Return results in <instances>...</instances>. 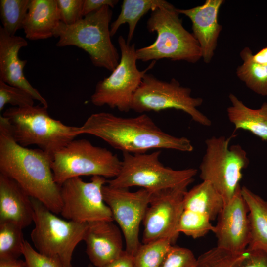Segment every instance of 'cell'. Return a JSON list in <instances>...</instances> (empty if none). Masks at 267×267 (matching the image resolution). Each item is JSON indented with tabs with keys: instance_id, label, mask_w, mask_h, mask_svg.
<instances>
[{
	"instance_id": "44dd1931",
	"label": "cell",
	"mask_w": 267,
	"mask_h": 267,
	"mask_svg": "<svg viewBox=\"0 0 267 267\" xmlns=\"http://www.w3.org/2000/svg\"><path fill=\"white\" fill-rule=\"evenodd\" d=\"M196 267H267V254L248 248L231 251L215 247L197 258Z\"/></svg>"
},
{
	"instance_id": "52a82bcc",
	"label": "cell",
	"mask_w": 267,
	"mask_h": 267,
	"mask_svg": "<svg viewBox=\"0 0 267 267\" xmlns=\"http://www.w3.org/2000/svg\"><path fill=\"white\" fill-rule=\"evenodd\" d=\"M32 201L35 226L30 236L35 249L59 259L62 267H72L74 251L83 241L88 223L62 219L39 200Z\"/></svg>"
},
{
	"instance_id": "4fadbf2b",
	"label": "cell",
	"mask_w": 267,
	"mask_h": 267,
	"mask_svg": "<svg viewBox=\"0 0 267 267\" xmlns=\"http://www.w3.org/2000/svg\"><path fill=\"white\" fill-rule=\"evenodd\" d=\"M102 191L104 202L124 235L125 251L134 256L141 244L139 240V226L153 192L144 188L131 192L128 188L108 184L102 187Z\"/></svg>"
},
{
	"instance_id": "e0dca14e",
	"label": "cell",
	"mask_w": 267,
	"mask_h": 267,
	"mask_svg": "<svg viewBox=\"0 0 267 267\" xmlns=\"http://www.w3.org/2000/svg\"><path fill=\"white\" fill-rule=\"evenodd\" d=\"M224 2L223 0H206L201 5L186 9H177L179 14L191 20L192 34L200 45L202 58L206 63H210L213 57L222 31L218 15Z\"/></svg>"
},
{
	"instance_id": "3957f363",
	"label": "cell",
	"mask_w": 267,
	"mask_h": 267,
	"mask_svg": "<svg viewBox=\"0 0 267 267\" xmlns=\"http://www.w3.org/2000/svg\"><path fill=\"white\" fill-rule=\"evenodd\" d=\"M179 14L167 1L151 11L147 28L150 33L156 32L157 37L151 44L136 50L137 60L168 59L195 63L202 58L197 41L184 28Z\"/></svg>"
},
{
	"instance_id": "f546056e",
	"label": "cell",
	"mask_w": 267,
	"mask_h": 267,
	"mask_svg": "<svg viewBox=\"0 0 267 267\" xmlns=\"http://www.w3.org/2000/svg\"><path fill=\"white\" fill-rule=\"evenodd\" d=\"M211 220L207 216L188 210H184L180 217L178 231L196 239L214 230Z\"/></svg>"
},
{
	"instance_id": "8d00e7d4",
	"label": "cell",
	"mask_w": 267,
	"mask_h": 267,
	"mask_svg": "<svg viewBox=\"0 0 267 267\" xmlns=\"http://www.w3.org/2000/svg\"><path fill=\"white\" fill-rule=\"evenodd\" d=\"M0 267H27L25 262L17 259L13 260H0Z\"/></svg>"
},
{
	"instance_id": "277c9868",
	"label": "cell",
	"mask_w": 267,
	"mask_h": 267,
	"mask_svg": "<svg viewBox=\"0 0 267 267\" xmlns=\"http://www.w3.org/2000/svg\"><path fill=\"white\" fill-rule=\"evenodd\" d=\"M48 107L41 104L12 107L2 115L15 141L23 147L36 145L52 158L58 150L79 135V127L69 126L52 118Z\"/></svg>"
},
{
	"instance_id": "cb8c5ba5",
	"label": "cell",
	"mask_w": 267,
	"mask_h": 267,
	"mask_svg": "<svg viewBox=\"0 0 267 267\" xmlns=\"http://www.w3.org/2000/svg\"><path fill=\"white\" fill-rule=\"evenodd\" d=\"M221 195L209 181H203L187 191L184 197V210L192 211L214 220L224 206Z\"/></svg>"
},
{
	"instance_id": "d6a6232c",
	"label": "cell",
	"mask_w": 267,
	"mask_h": 267,
	"mask_svg": "<svg viewBox=\"0 0 267 267\" xmlns=\"http://www.w3.org/2000/svg\"><path fill=\"white\" fill-rule=\"evenodd\" d=\"M22 255L27 267H62L59 259L39 253L26 240L23 243Z\"/></svg>"
},
{
	"instance_id": "d590c367",
	"label": "cell",
	"mask_w": 267,
	"mask_h": 267,
	"mask_svg": "<svg viewBox=\"0 0 267 267\" xmlns=\"http://www.w3.org/2000/svg\"><path fill=\"white\" fill-rule=\"evenodd\" d=\"M102 267H135L134 256L124 250L116 259Z\"/></svg>"
},
{
	"instance_id": "7c38bea8",
	"label": "cell",
	"mask_w": 267,
	"mask_h": 267,
	"mask_svg": "<svg viewBox=\"0 0 267 267\" xmlns=\"http://www.w3.org/2000/svg\"><path fill=\"white\" fill-rule=\"evenodd\" d=\"M105 178L95 176L86 182L80 177L70 178L60 187L62 201L61 215L78 222L97 221H113L110 208L104 202L102 187Z\"/></svg>"
},
{
	"instance_id": "ffe728a7",
	"label": "cell",
	"mask_w": 267,
	"mask_h": 267,
	"mask_svg": "<svg viewBox=\"0 0 267 267\" xmlns=\"http://www.w3.org/2000/svg\"><path fill=\"white\" fill-rule=\"evenodd\" d=\"M60 22L56 0H31L23 29L29 40L46 39L54 36Z\"/></svg>"
},
{
	"instance_id": "8fae6325",
	"label": "cell",
	"mask_w": 267,
	"mask_h": 267,
	"mask_svg": "<svg viewBox=\"0 0 267 267\" xmlns=\"http://www.w3.org/2000/svg\"><path fill=\"white\" fill-rule=\"evenodd\" d=\"M191 94L190 88L181 86L175 78L168 82L146 73L134 95L132 110L142 114L171 109L179 110L200 125L210 126L211 120L198 109L203 103L202 98L193 97Z\"/></svg>"
},
{
	"instance_id": "f1b7e54d",
	"label": "cell",
	"mask_w": 267,
	"mask_h": 267,
	"mask_svg": "<svg viewBox=\"0 0 267 267\" xmlns=\"http://www.w3.org/2000/svg\"><path fill=\"white\" fill-rule=\"evenodd\" d=\"M168 239L141 244L134 256L135 267H160L171 246Z\"/></svg>"
},
{
	"instance_id": "f35d334b",
	"label": "cell",
	"mask_w": 267,
	"mask_h": 267,
	"mask_svg": "<svg viewBox=\"0 0 267 267\" xmlns=\"http://www.w3.org/2000/svg\"><path fill=\"white\" fill-rule=\"evenodd\" d=\"M88 267H94L93 265L91 264L88 265Z\"/></svg>"
},
{
	"instance_id": "7402d4cb",
	"label": "cell",
	"mask_w": 267,
	"mask_h": 267,
	"mask_svg": "<svg viewBox=\"0 0 267 267\" xmlns=\"http://www.w3.org/2000/svg\"><path fill=\"white\" fill-rule=\"evenodd\" d=\"M229 99L231 105L227 114L235 129L249 131L262 140L267 141V103L258 109H252L233 94H229Z\"/></svg>"
},
{
	"instance_id": "5bb4252c",
	"label": "cell",
	"mask_w": 267,
	"mask_h": 267,
	"mask_svg": "<svg viewBox=\"0 0 267 267\" xmlns=\"http://www.w3.org/2000/svg\"><path fill=\"white\" fill-rule=\"evenodd\" d=\"M190 184L153 193L142 221L143 244L161 239H168L173 245L175 243L180 233L178 225L184 209V195Z\"/></svg>"
},
{
	"instance_id": "d4e9b609",
	"label": "cell",
	"mask_w": 267,
	"mask_h": 267,
	"mask_svg": "<svg viewBox=\"0 0 267 267\" xmlns=\"http://www.w3.org/2000/svg\"><path fill=\"white\" fill-rule=\"evenodd\" d=\"M164 0H124L121 11L117 19L110 24V34L113 37L120 27L125 23L129 27L127 43H130L133 38L136 25L148 11H152L163 4Z\"/></svg>"
},
{
	"instance_id": "7a4b0ae2",
	"label": "cell",
	"mask_w": 267,
	"mask_h": 267,
	"mask_svg": "<svg viewBox=\"0 0 267 267\" xmlns=\"http://www.w3.org/2000/svg\"><path fill=\"white\" fill-rule=\"evenodd\" d=\"M79 134L99 137L123 153H146L152 149L193 150L189 139L164 132L145 113L129 118L108 112L93 113L79 127Z\"/></svg>"
},
{
	"instance_id": "5b68a950",
	"label": "cell",
	"mask_w": 267,
	"mask_h": 267,
	"mask_svg": "<svg viewBox=\"0 0 267 267\" xmlns=\"http://www.w3.org/2000/svg\"><path fill=\"white\" fill-rule=\"evenodd\" d=\"M112 10L108 6L83 17L73 25L61 22L54 37L58 47L75 46L88 55L92 64L112 72L119 63V54L112 42L110 25Z\"/></svg>"
},
{
	"instance_id": "ac0fdd59",
	"label": "cell",
	"mask_w": 267,
	"mask_h": 267,
	"mask_svg": "<svg viewBox=\"0 0 267 267\" xmlns=\"http://www.w3.org/2000/svg\"><path fill=\"white\" fill-rule=\"evenodd\" d=\"M83 241L89 259L96 267H103L124 251L121 230L113 221L88 222Z\"/></svg>"
},
{
	"instance_id": "9a60e30c",
	"label": "cell",
	"mask_w": 267,
	"mask_h": 267,
	"mask_svg": "<svg viewBox=\"0 0 267 267\" xmlns=\"http://www.w3.org/2000/svg\"><path fill=\"white\" fill-rule=\"evenodd\" d=\"M248 213L240 186L218 216L213 231L217 240L216 247L231 251L247 248L250 233Z\"/></svg>"
},
{
	"instance_id": "4dcf8cb0",
	"label": "cell",
	"mask_w": 267,
	"mask_h": 267,
	"mask_svg": "<svg viewBox=\"0 0 267 267\" xmlns=\"http://www.w3.org/2000/svg\"><path fill=\"white\" fill-rule=\"evenodd\" d=\"M34 99L26 90L0 81V111L7 104L14 107H25L34 105Z\"/></svg>"
},
{
	"instance_id": "4316f807",
	"label": "cell",
	"mask_w": 267,
	"mask_h": 267,
	"mask_svg": "<svg viewBox=\"0 0 267 267\" xmlns=\"http://www.w3.org/2000/svg\"><path fill=\"white\" fill-rule=\"evenodd\" d=\"M23 228L11 221H0V260L19 259L22 255Z\"/></svg>"
},
{
	"instance_id": "484cf974",
	"label": "cell",
	"mask_w": 267,
	"mask_h": 267,
	"mask_svg": "<svg viewBox=\"0 0 267 267\" xmlns=\"http://www.w3.org/2000/svg\"><path fill=\"white\" fill-rule=\"evenodd\" d=\"M249 47L240 52L243 63L236 69V75L255 93L267 95V65L254 60Z\"/></svg>"
},
{
	"instance_id": "1f68e13d",
	"label": "cell",
	"mask_w": 267,
	"mask_h": 267,
	"mask_svg": "<svg viewBox=\"0 0 267 267\" xmlns=\"http://www.w3.org/2000/svg\"><path fill=\"white\" fill-rule=\"evenodd\" d=\"M196 263L190 250L173 245L160 267H196Z\"/></svg>"
},
{
	"instance_id": "836d02e7",
	"label": "cell",
	"mask_w": 267,
	"mask_h": 267,
	"mask_svg": "<svg viewBox=\"0 0 267 267\" xmlns=\"http://www.w3.org/2000/svg\"><path fill=\"white\" fill-rule=\"evenodd\" d=\"M61 22L65 25L75 24L83 17L84 0H56Z\"/></svg>"
},
{
	"instance_id": "2e32d148",
	"label": "cell",
	"mask_w": 267,
	"mask_h": 267,
	"mask_svg": "<svg viewBox=\"0 0 267 267\" xmlns=\"http://www.w3.org/2000/svg\"><path fill=\"white\" fill-rule=\"evenodd\" d=\"M28 43L19 36H11L0 26V81L22 89L29 92L34 100L48 107L46 99L29 82L24 74L26 60H21L19 52Z\"/></svg>"
},
{
	"instance_id": "8992f818",
	"label": "cell",
	"mask_w": 267,
	"mask_h": 267,
	"mask_svg": "<svg viewBox=\"0 0 267 267\" xmlns=\"http://www.w3.org/2000/svg\"><path fill=\"white\" fill-rule=\"evenodd\" d=\"M160 150L151 153H123L118 175L107 184L116 188L139 186L155 192L186 183L191 184L198 170L195 168L174 170L159 160Z\"/></svg>"
},
{
	"instance_id": "6da1fadb",
	"label": "cell",
	"mask_w": 267,
	"mask_h": 267,
	"mask_svg": "<svg viewBox=\"0 0 267 267\" xmlns=\"http://www.w3.org/2000/svg\"><path fill=\"white\" fill-rule=\"evenodd\" d=\"M51 161V157L42 149L18 144L6 119L0 115V173L15 180L32 198L57 215L60 213L62 201Z\"/></svg>"
},
{
	"instance_id": "e575fe53",
	"label": "cell",
	"mask_w": 267,
	"mask_h": 267,
	"mask_svg": "<svg viewBox=\"0 0 267 267\" xmlns=\"http://www.w3.org/2000/svg\"><path fill=\"white\" fill-rule=\"evenodd\" d=\"M118 0H84L83 6V17L97 11L104 6L114 8L118 3Z\"/></svg>"
},
{
	"instance_id": "74e56055",
	"label": "cell",
	"mask_w": 267,
	"mask_h": 267,
	"mask_svg": "<svg viewBox=\"0 0 267 267\" xmlns=\"http://www.w3.org/2000/svg\"><path fill=\"white\" fill-rule=\"evenodd\" d=\"M253 58L256 61L267 65V46L253 54Z\"/></svg>"
},
{
	"instance_id": "9c48e42d",
	"label": "cell",
	"mask_w": 267,
	"mask_h": 267,
	"mask_svg": "<svg viewBox=\"0 0 267 267\" xmlns=\"http://www.w3.org/2000/svg\"><path fill=\"white\" fill-rule=\"evenodd\" d=\"M231 138L213 136L207 139L205 153L199 166L200 178L213 185L224 204L241 186L242 171L249 163L247 153L241 145H229Z\"/></svg>"
},
{
	"instance_id": "ba28073f",
	"label": "cell",
	"mask_w": 267,
	"mask_h": 267,
	"mask_svg": "<svg viewBox=\"0 0 267 267\" xmlns=\"http://www.w3.org/2000/svg\"><path fill=\"white\" fill-rule=\"evenodd\" d=\"M122 165L118 156L106 148L93 145L86 139H74L53 156L51 168L55 182L82 176L115 178Z\"/></svg>"
},
{
	"instance_id": "603a6c76",
	"label": "cell",
	"mask_w": 267,
	"mask_h": 267,
	"mask_svg": "<svg viewBox=\"0 0 267 267\" xmlns=\"http://www.w3.org/2000/svg\"><path fill=\"white\" fill-rule=\"evenodd\" d=\"M241 193L248 209L250 240L248 248L267 254V202L246 186Z\"/></svg>"
},
{
	"instance_id": "d6986e66",
	"label": "cell",
	"mask_w": 267,
	"mask_h": 267,
	"mask_svg": "<svg viewBox=\"0 0 267 267\" xmlns=\"http://www.w3.org/2000/svg\"><path fill=\"white\" fill-rule=\"evenodd\" d=\"M33 217L32 197L15 180L0 173V221H11L24 229Z\"/></svg>"
},
{
	"instance_id": "30bf717a",
	"label": "cell",
	"mask_w": 267,
	"mask_h": 267,
	"mask_svg": "<svg viewBox=\"0 0 267 267\" xmlns=\"http://www.w3.org/2000/svg\"><path fill=\"white\" fill-rule=\"evenodd\" d=\"M118 42L121 51L119 63L109 76L97 83L90 101L96 106L107 105L127 112L132 110L134 95L143 76L153 68L156 61H152L146 68L140 71L136 65L135 44H128L122 36L118 37Z\"/></svg>"
},
{
	"instance_id": "83f0119b",
	"label": "cell",
	"mask_w": 267,
	"mask_h": 267,
	"mask_svg": "<svg viewBox=\"0 0 267 267\" xmlns=\"http://www.w3.org/2000/svg\"><path fill=\"white\" fill-rule=\"evenodd\" d=\"M31 0H0L1 27L10 35L23 29Z\"/></svg>"
}]
</instances>
